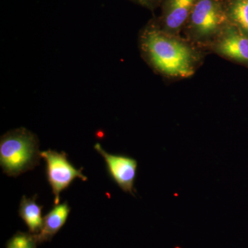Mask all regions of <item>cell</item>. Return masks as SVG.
I'll return each mask as SVG.
<instances>
[{
    "instance_id": "1",
    "label": "cell",
    "mask_w": 248,
    "mask_h": 248,
    "mask_svg": "<svg viewBox=\"0 0 248 248\" xmlns=\"http://www.w3.org/2000/svg\"><path fill=\"white\" fill-rule=\"evenodd\" d=\"M143 48L153 66L167 76L188 78L194 73L190 48L179 40L151 28L143 35Z\"/></svg>"
},
{
    "instance_id": "2",
    "label": "cell",
    "mask_w": 248,
    "mask_h": 248,
    "mask_svg": "<svg viewBox=\"0 0 248 248\" xmlns=\"http://www.w3.org/2000/svg\"><path fill=\"white\" fill-rule=\"evenodd\" d=\"M37 136L20 128L4 134L0 140V166L9 177H17L40 164Z\"/></svg>"
},
{
    "instance_id": "3",
    "label": "cell",
    "mask_w": 248,
    "mask_h": 248,
    "mask_svg": "<svg viewBox=\"0 0 248 248\" xmlns=\"http://www.w3.org/2000/svg\"><path fill=\"white\" fill-rule=\"evenodd\" d=\"M46 162L47 180L51 187L55 205L60 204V194L68 188L77 178L86 182L88 178L83 174L82 169H78L68 159L64 152L58 153L51 150L41 152Z\"/></svg>"
},
{
    "instance_id": "4",
    "label": "cell",
    "mask_w": 248,
    "mask_h": 248,
    "mask_svg": "<svg viewBox=\"0 0 248 248\" xmlns=\"http://www.w3.org/2000/svg\"><path fill=\"white\" fill-rule=\"evenodd\" d=\"M94 148L104 158L108 172L112 181L124 192L135 197V182L138 174V161L127 155L107 153L99 143H96Z\"/></svg>"
},
{
    "instance_id": "5",
    "label": "cell",
    "mask_w": 248,
    "mask_h": 248,
    "mask_svg": "<svg viewBox=\"0 0 248 248\" xmlns=\"http://www.w3.org/2000/svg\"><path fill=\"white\" fill-rule=\"evenodd\" d=\"M190 17L194 29L202 35L212 33L223 21L221 7L215 0H197Z\"/></svg>"
},
{
    "instance_id": "6",
    "label": "cell",
    "mask_w": 248,
    "mask_h": 248,
    "mask_svg": "<svg viewBox=\"0 0 248 248\" xmlns=\"http://www.w3.org/2000/svg\"><path fill=\"white\" fill-rule=\"evenodd\" d=\"M218 49L225 56L248 65V35L239 28L228 31Z\"/></svg>"
},
{
    "instance_id": "7",
    "label": "cell",
    "mask_w": 248,
    "mask_h": 248,
    "mask_svg": "<svg viewBox=\"0 0 248 248\" xmlns=\"http://www.w3.org/2000/svg\"><path fill=\"white\" fill-rule=\"evenodd\" d=\"M70 213L71 208L67 202L55 205L44 218L43 226L40 232L35 234L37 243L51 240L62 227L64 226Z\"/></svg>"
},
{
    "instance_id": "8",
    "label": "cell",
    "mask_w": 248,
    "mask_h": 248,
    "mask_svg": "<svg viewBox=\"0 0 248 248\" xmlns=\"http://www.w3.org/2000/svg\"><path fill=\"white\" fill-rule=\"evenodd\" d=\"M197 0H168L165 9L166 27L171 30L179 29L190 16Z\"/></svg>"
},
{
    "instance_id": "9",
    "label": "cell",
    "mask_w": 248,
    "mask_h": 248,
    "mask_svg": "<svg viewBox=\"0 0 248 248\" xmlns=\"http://www.w3.org/2000/svg\"><path fill=\"white\" fill-rule=\"evenodd\" d=\"M42 209L43 206L37 203V195L32 198L23 196L19 204V215L32 234H38L42 230L44 221Z\"/></svg>"
},
{
    "instance_id": "10",
    "label": "cell",
    "mask_w": 248,
    "mask_h": 248,
    "mask_svg": "<svg viewBox=\"0 0 248 248\" xmlns=\"http://www.w3.org/2000/svg\"><path fill=\"white\" fill-rule=\"evenodd\" d=\"M230 16L236 27L248 35V0H233Z\"/></svg>"
},
{
    "instance_id": "11",
    "label": "cell",
    "mask_w": 248,
    "mask_h": 248,
    "mask_svg": "<svg viewBox=\"0 0 248 248\" xmlns=\"http://www.w3.org/2000/svg\"><path fill=\"white\" fill-rule=\"evenodd\" d=\"M37 243L35 234L17 232L8 241L6 248H36Z\"/></svg>"
},
{
    "instance_id": "12",
    "label": "cell",
    "mask_w": 248,
    "mask_h": 248,
    "mask_svg": "<svg viewBox=\"0 0 248 248\" xmlns=\"http://www.w3.org/2000/svg\"><path fill=\"white\" fill-rule=\"evenodd\" d=\"M135 1H138V2L141 3V4L149 5L153 4L156 0H135Z\"/></svg>"
}]
</instances>
